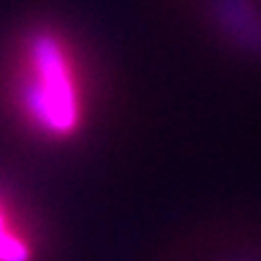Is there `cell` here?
Returning <instances> with one entry per match:
<instances>
[{
	"label": "cell",
	"instance_id": "1",
	"mask_svg": "<svg viewBox=\"0 0 261 261\" xmlns=\"http://www.w3.org/2000/svg\"><path fill=\"white\" fill-rule=\"evenodd\" d=\"M15 115L43 140L76 138L89 119V79L79 47L68 35L39 25L23 33L11 66Z\"/></svg>",
	"mask_w": 261,
	"mask_h": 261
},
{
	"label": "cell",
	"instance_id": "2",
	"mask_svg": "<svg viewBox=\"0 0 261 261\" xmlns=\"http://www.w3.org/2000/svg\"><path fill=\"white\" fill-rule=\"evenodd\" d=\"M0 261H29V245L11 228L3 206H0Z\"/></svg>",
	"mask_w": 261,
	"mask_h": 261
}]
</instances>
